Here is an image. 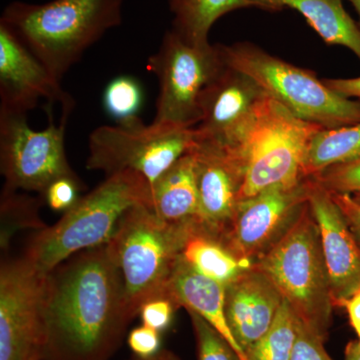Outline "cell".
<instances>
[{"label":"cell","instance_id":"obj_27","mask_svg":"<svg viewBox=\"0 0 360 360\" xmlns=\"http://www.w3.org/2000/svg\"><path fill=\"white\" fill-rule=\"evenodd\" d=\"M193 322L198 360H240L229 341L213 328L205 319L187 310Z\"/></svg>","mask_w":360,"mask_h":360},{"label":"cell","instance_id":"obj_6","mask_svg":"<svg viewBox=\"0 0 360 360\" xmlns=\"http://www.w3.org/2000/svg\"><path fill=\"white\" fill-rule=\"evenodd\" d=\"M225 65L253 78L293 115L324 129L360 122V101L338 94L312 71L290 65L250 42L219 44Z\"/></svg>","mask_w":360,"mask_h":360},{"label":"cell","instance_id":"obj_20","mask_svg":"<svg viewBox=\"0 0 360 360\" xmlns=\"http://www.w3.org/2000/svg\"><path fill=\"white\" fill-rule=\"evenodd\" d=\"M258 8L277 11L285 7L304 16L310 26L328 44L341 45L360 61V26L342 6L341 0H252Z\"/></svg>","mask_w":360,"mask_h":360},{"label":"cell","instance_id":"obj_29","mask_svg":"<svg viewBox=\"0 0 360 360\" xmlns=\"http://www.w3.org/2000/svg\"><path fill=\"white\" fill-rule=\"evenodd\" d=\"M177 309L179 307L170 295L151 298L143 303L139 311L142 324L161 333L170 326Z\"/></svg>","mask_w":360,"mask_h":360},{"label":"cell","instance_id":"obj_17","mask_svg":"<svg viewBox=\"0 0 360 360\" xmlns=\"http://www.w3.org/2000/svg\"><path fill=\"white\" fill-rule=\"evenodd\" d=\"M283 302L274 283L253 265L226 286L227 321L243 352L269 330Z\"/></svg>","mask_w":360,"mask_h":360},{"label":"cell","instance_id":"obj_34","mask_svg":"<svg viewBox=\"0 0 360 360\" xmlns=\"http://www.w3.org/2000/svg\"><path fill=\"white\" fill-rule=\"evenodd\" d=\"M326 84L338 94L347 98L360 99V77L354 78H336L323 79Z\"/></svg>","mask_w":360,"mask_h":360},{"label":"cell","instance_id":"obj_7","mask_svg":"<svg viewBox=\"0 0 360 360\" xmlns=\"http://www.w3.org/2000/svg\"><path fill=\"white\" fill-rule=\"evenodd\" d=\"M321 129L267 96L245 139L236 148H229L243 168L239 201L270 187L302 181L310 141Z\"/></svg>","mask_w":360,"mask_h":360},{"label":"cell","instance_id":"obj_18","mask_svg":"<svg viewBox=\"0 0 360 360\" xmlns=\"http://www.w3.org/2000/svg\"><path fill=\"white\" fill-rule=\"evenodd\" d=\"M225 286L198 274L181 257L170 281L168 293L177 307L195 312L229 341L239 359L248 360L232 335L225 312Z\"/></svg>","mask_w":360,"mask_h":360},{"label":"cell","instance_id":"obj_16","mask_svg":"<svg viewBox=\"0 0 360 360\" xmlns=\"http://www.w3.org/2000/svg\"><path fill=\"white\" fill-rule=\"evenodd\" d=\"M309 205L319 229L333 305L360 291V250L330 193L311 177Z\"/></svg>","mask_w":360,"mask_h":360},{"label":"cell","instance_id":"obj_39","mask_svg":"<svg viewBox=\"0 0 360 360\" xmlns=\"http://www.w3.org/2000/svg\"><path fill=\"white\" fill-rule=\"evenodd\" d=\"M32 360H39V354L35 355L34 357H32Z\"/></svg>","mask_w":360,"mask_h":360},{"label":"cell","instance_id":"obj_9","mask_svg":"<svg viewBox=\"0 0 360 360\" xmlns=\"http://www.w3.org/2000/svg\"><path fill=\"white\" fill-rule=\"evenodd\" d=\"M73 108H63L59 124L49 108V124L35 131L27 113L0 110V170L6 188L44 193L52 182L77 177L65 153L66 123Z\"/></svg>","mask_w":360,"mask_h":360},{"label":"cell","instance_id":"obj_38","mask_svg":"<svg viewBox=\"0 0 360 360\" xmlns=\"http://www.w3.org/2000/svg\"><path fill=\"white\" fill-rule=\"evenodd\" d=\"M348 1L350 2V4L354 6L355 11H357V13H359V26H360V0H348Z\"/></svg>","mask_w":360,"mask_h":360},{"label":"cell","instance_id":"obj_13","mask_svg":"<svg viewBox=\"0 0 360 360\" xmlns=\"http://www.w3.org/2000/svg\"><path fill=\"white\" fill-rule=\"evenodd\" d=\"M267 96L253 78L224 63L201 94L196 136L236 148L250 132Z\"/></svg>","mask_w":360,"mask_h":360},{"label":"cell","instance_id":"obj_3","mask_svg":"<svg viewBox=\"0 0 360 360\" xmlns=\"http://www.w3.org/2000/svg\"><path fill=\"white\" fill-rule=\"evenodd\" d=\"M137 205H151L146 177L132 170L108 175L56 224L37 232L23 257L40 274H49L80 251L108 243L122 215Z\"/></svg>","mask_w":360,"mask_h":360},{"label":"cell","instance_id":"obj_8","mask_svg":"<svg viewBox=\"0 0 360 360\" xmlns=\"http://www.w3.org/2000/svg\"><path fill=\"white\" fill-rule=\"evenodd\" d=\"M194 144V127L153 122L146 125L135 117L91 132L86 167L108 176L132 170L146 177L151 188Z\"/></svg>","mask_w":360,"mask_h":360},{"label":"cell","instance_id":"obj_37","mask_svg":"<svg viewBox=\"0 0 360 360\" xmlns=\"http://www.w3.org/2000/svg\"><path fill=\"white\" fill-rule=\"evenodd\" d=\"M130 360H179V359L176 355L168 352V350H160L158 354L148 357V359H141V357L135 356L134 359Z\"/></svg>","mask_w":360,"mask_h":360},{"label":"cell","instance_id":"obj_12","mask_svg":"<svg viewBox=\"0 0 360 360\" xmlns=\"http://www.w3.org/2000/svg\"><path fill=\"white\" fill-rule=\"evenodd\" d=\"M45 277L25 257L0 269V360H32L42 340Z\"/></svg>","mask_w":360,"mask_h":360},{"label":"cell","instance_id":"obj_15","mask_svg":"<svg viewBox=\"0 0 360 360\" xmlns=\"http://www.w3.org/2000/svg\"><path fill=\"white\" fill-rule=\"evenodd\" d=\"M196 182L200 226L221 238L239 203L243 172L231 148L212 139L196 136Z\"/></svg>","mask_w":360,"mask_h":360},{"label":"cell","instance_id":"obj_1","mask_svg":"<svg viewBox=\"0 0 360 360\" xmlns=\"http://www.w3.org/2000/svg\"><path fill=\"white\" fill-rule=\"evenodd\" d=\"M131 321L108 243L80 251L45 277L39 360H110Z\"/></svg>","mask_w":360,"mask_h":360},{"label":"cell","instance_id":"obj_23","mask_svg":"<svg viewBox=\"0 0 360 360\" xmlns=\"http://www.w3.org/2000/svg\"><path fill=\"white\" fill-rule=\"evenodd\" d=\"M360 158V122L335 129H321L312 136L303 162V176Z\"/></svg>","mask_w":360,"mask_h":360},{"label":"cell","instance_id":"obj_2","mask_svg":"<svg viewBox=\"0 0 360 360\" xmlns=\"http://www.w3.org/2000/svg\"><path fill=\"white\" fill-rule=\"evenodd\" d=\"M123 0L13 1L0 23L6 26L61 82L84 51L122 22Z\"/></svg>","mask_w":360,"mask_h":360},{"label":"cell","instance_id":"obj_14","mask_svg":"<svg viewBox=\"0 0 360 360\" xmlns=\"http://www.w3.org/2000/svg\"><path fill=\"white\" fill-rule=\"evenodd\" d=\"M46 99L75 108L72 97L14 33L0 23V110L27 113Z\"/></svg>","mask_w":360,"mask_h":360},{"label":"cell","instance_id":"obj_28","mask_svg":"<svg viewBox=\"0 0 360 360\" xmlns=\"http://www.w3.org/2000/svg\"><path fill=\"white\" fill-rule=\"evenodd\" d=\"M330 193H345L360 202V158L333 165L312 176Z\"/></svg>","mask_w":360,"mask_h":360},{"label":"cell","instance_id":"obj_36","mask_svg":"<svg viewBox=\"0 0 360 360\" xmlns=\"http://www.w3.org/2000/svg\"><path fill=\"white\" fill-rule=\"evenodd\" d=\"M345 360H360V340L348 343L345 349Z\"/></svg>","mask_w":360,"mask_h":360},{"label":"cell","instance_id":"obj_32","mask_svg":"<svg viewBox=\"0 0 360 360\" xmlns=\"http://www.w3.org/2000/svg\"><path fill=\"white\" fill-rule=\"evenodd\" d=\"M127 343L135 356L148 359L160 352V333L142 324L130 331Z\"/></svg>","mask_w":360,"mask_h":360},{"label":"cell","instance_id":"obj_31","mask_svg":"<svg viewBox=\"0 0 360 360\" xmlns=\"http://www.w3.org/2000/svg\"><path fill=\"white\" fill-rule=\"evenodd\" d=\"M324 341L298 319L297 335L290 360H333L324 347Z\"/></svg>","mask_w":360,"mask_h":360},{"label":"cell","instance_id":"obj_33","mask_svg":"<svg viewBox=\"0 0 360 360\" xmlns=\"http://www.w3.org/2000/svg\"><path fill=\"white\" fill-rule=\"evenodd\" d=\"M345 215L350 231L360 250V202L354 196L345 193H331Z\"/></svg>","mask_w":360,"mask_h":360},{"label":"cell","instance_id":"obj_25","mask_svg":"<svg viewBox=\"0 0 360 360\" xmlns=\"http://www.w3.org/2000/svg\"><path fill=\"white\" fill-rule=\"evenodd\" d=\"M39 203L35 198L6 188L1 193V246L7 245L14 231L22 227L44 229L39 217Z\"/></svg>","mask_w":360,"mask_h":360},{"label":"cell","instance_id":"obj_19","mask_svg":"<svg viewBox=\"0 0 360 360\" xmlns=\"http://www.w3.org/2000/svg\"><path fill=\"white\" fill-rule=\"evenodd\" d=\"M150 189V206L160 219L175 224L198 222L200 200L193 149L161 175Z\"/></svg>","mask_w":360,"mask_h":360},{"label":"cell","instance_id":"obj_21","mask_svg":"<svg viewBox=\"0 0 360 360\" xmlns=\"http://www.w3.org/2000/svg\"><path fill=\"white\" fill-rule=\"evenodd\" d=\"M181 259L198 274L226 288L252 264L239 259L222 239L194 222L189 227L181 252Z\"/></svg>","mask_w":360,"mask_h":360},{"label":"cell","instance_id":"obj_30","mask_svg":"<svg viewBox=\"0 0 360 360\" xmlns=\"http://www.w3.org/2000/svg\"><path fill=\"white\" fill-rule=\"evenodd\" d=\"M82 189L78 177H63L52 182L44 191V200L51 210L56 212H68L80 200Z\"/></svg>","mask_w":360,"mask_h":360},{"label":"cell","instance_id":"obj_22","mask_svg":"<svg viewBox=\"0 0 360 360\" xmlns=\"http://www.w3.org/2000/svg\"><path fill=\"white\" fill-rule=\"evenodd\" d=\"M172 30L193 45H207L208 33L217 20L240 8L257 7L252 0H169Z\"/></svg>","mask_w":360,"mask_h":360},{"label":"cell","instance_id":"obj_24","mask_svg":"<svg viewBox=\"0 0 360 360\" xmlns=\"http://www.w3.org/2000/svg\"><path fill=\"white\" fill-rule=\"evenodd\" d=\"M297 328V316L283 298L269 330L246 350L248 360H290Z\"/></svg>","mask_w":360,"mask_h":360},{"label":"cell","instance_id":"obj_11","mask_svg":"<svg viewBox=\"0 0 360 360\" xmlns=\"http://www.w3.org/2000/svg\"><path fill=\"white\" fill-rule=\"evenodd\" d=\"M310 187L311 177H304L239 201L222 241L239 259L253 265L295 224L309 202Z\"/></svg>","mask_w":360,"mask_h":360},{"label":"cell","instance_id":"obj_26","mask_svg":"<svg viewBox=\"0 0 360 360\" xmlns=\"http://www.w3.org/2000/svg\"><path fill=\"white\" fill-rule=\"evenodd\" d=\"M103 108L117 123L139 117L143 103V91L139 80L118 77L111 80L103 92Z\"/></svg>","mask_w":360,"mask_h":360},{"label":"cell","instance_id":"obj_10","mask_svg":"<svg viewBox=\"0 0 360 360\" xmlns=\"http://www.w3.org/2000/svg\"><path fill=\"white\" fill-rule=\"evenodd\" d=\"M148 63L160 82L153 123L195 127L201 94L224 66L219 44H191L167 30Z\"/></svg>","mask_w":360,"mask_h":360},{"label":"cell","instance_id":"obj_4","mask_svg":"<svg viewBox=\"0 0 360 360\" xmlns=\"http://www.w3.org/2000/svg\"><path fill=\"white\" fill-rule=\"evenodd\" d=\"M191 224H169L148 205H137L122 215L108 250L122 274L125 309L129 319L144 302L169 295L170 281Z\"/></svg>","mask_w":360,"mask_h":360},{"label":"cell","instance_id":"obj_5","mask_svg":"<svg viewBox=\"0 0 360 360\" xmlns=\"http://www.w3.org/2000/svg\"><path fill=\"white\" fill-rule=\"evenodd\" d=\"M253 266L274 283L297 319L326 340L333 302L319 229L309 202L283 238Z\"/></svg>","mask_w":360,"mask_h":360},{"label":"cell","instance_id":"obj_35","mask_svg":"<svg viewBox=\"0 0 360 360\" xmlns=\"http://www.w3.org/2000/svg\"><path fill=\"white\" fill-rule=\"evenodd\" d=\"M349 315L350 323L360 340V291L343 303Z\"/></svg>","mask_w":360,"mask_h":360}]
</instances>
